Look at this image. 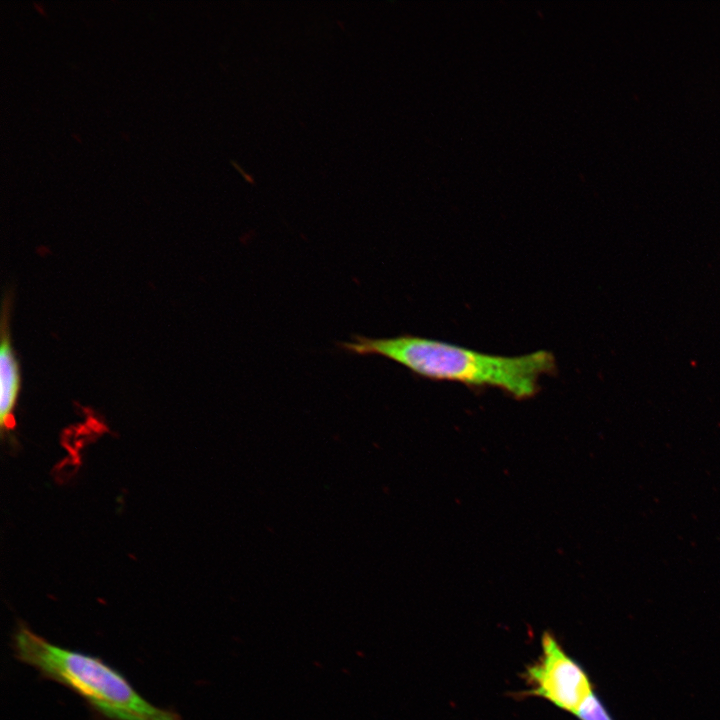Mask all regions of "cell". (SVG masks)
<instances>
[{"mask_svg":"<svg viewBox=\"0 0 720 720\" xmlns=\"http://www.w3.org/2000/svg\"><path fill=\"white\" fill-rule=\"evenodd\" d=\"M541 646L539 659L525 672L530 688L527 693L576 714L593 693L587 674L565 653L552 634H543Z\"/></svg>","mask_w":720,"mask_h":720,"instance_id":"cell-3","label":"cell"},{"mask_svg":"<svg viewBox=\"0 0 720 720\" xmlns=\"http://www.w3.org/2000/svg\"><path fill=\"white\" fill-rule=\"evenodd\" d=\"M12 648L19 661L77 693L105 720H182L175 711L147 701L100 658L55 645L25 623L14 631Z\"/></svg>","mask_w":720,"mask_h":720,"instance_id":"cell-2","label":"cell"},{"mask_svg":"<svg viewBox=\"0 0 720 720\" xmlns=\"http://www.w3.org/2000/svg\"><path fill=\"white\" fill-rule=\"evenodd\" d=\"M575 715L581 720H612L602 703L593 693L587 697Z\"/></svg>","mask_w":720,"mask_h":720,"instance_id":"cell-5","label":"cell"},{"mask_svg":"<svg viewBox=\"0 0 720 720\" xmlns=\"http://www.w3.org/2000/svg\"><path fill=\"white\" fill-rule=\"evenodd\" d=\"M3 318L0 349V426L2 433L15 427L14 408L20 389V373Z\"/></svg>","mask_w":720,"mask_h":720,"instance_id":"cell-4","label":"cell"},{"mask_svg":"<svg viewBox=\"0 0 720 720\" xmlns=\"http://www.w3.org/2000/svg\"><path fill=\"white\" fill-rule=\"evenodd\" d=\"M338 347L354 355L384 357L418 377L498 388L520 399L533 396L541 377L557 368L554 355L545 350L502 356L411 334L389 338L353 335Z\"/></svg>","mask_w":720,"mask_h":720,"instance_id":"cell-1","label":"cell"}]
</instances>
